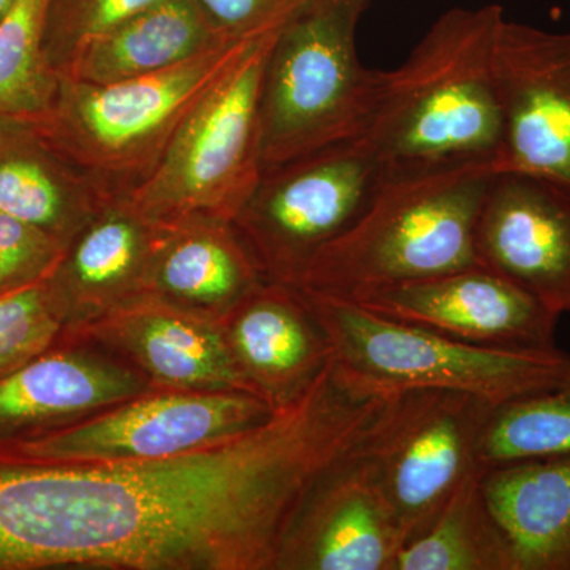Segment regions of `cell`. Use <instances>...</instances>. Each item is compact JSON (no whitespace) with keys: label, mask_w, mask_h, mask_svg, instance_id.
Returning a JSON list of instances; mask_svg holds the SVG:
<instances>
[{"label":"cell","mask_w":570,"mask_h":570,"mask_svg":"<svg viewBox=\"0 0 570 570\" xmlns=\"http://www.w3.org/2000/svg\"><path fill=\"white\" fill-rule=\"evenodd\" d=\"M382 396L332 362L245 433L153 461H0V570H272L313 491L365 436Z\"/></svg>","instance_id":"1"},{"label":"cell","mask_w":570,"mask_h":570,"mask_svg":"<svg viewBox=\"0 0 570 570\" xmlns=\"http://www.w3.org/2000/svg\"><path fill=\"white\" fill-rule=\"evenodd\" d=\"M504 20L498 3L450 9L406 61L382 70L376 108L360 140L385 174L466 164L498 170L504 122L494 55Z\"/></svg>","instance_id":"2"},{"label":"cell","mask_w":570,"mask_h":570,"mask_svg":"<svg viewBox=\"0 0 570 570\" xmlns=\"http://www.w3.org/2000/svg\"><path fill=\"white\" fill-rule=\"evenodd\" d=\"M497 174L466 164L387 175L358 219L314 257L299 288L348 299L480 265L479 216Z\"/></svg>","instance_id":"3"},{"label":"cell","mask_w":570,"mask_h":570,"mask_svg":"<svg viewBox=\"0 0 570 570\" xmlns=\"http://www.w3.org/2000/svg\"><path fill=\"white\" fill-rule=\"evenodd\" d=\"M261 37L228 41L132 80L91 85L61 77L50 105L31 118L105 197H126L153 174L190 112Z\"/></svg>","instance_id":"4"},{"label":"cell","mask_w":570,"mask_h":570,"mask_svg":"<svg viewBox=\"0 0 570 570\" xmlns=\"http://www.w3.org/2000/svg\"><path fill=\"white\" fill-rule=\"evenodd\" d=\"M370 2L307 0L277 29L258 94L264 168L365 134L382 82L356 47Z\"/></svg>","instance_id":"5"},{"label":"cell","mask_w":570,"mask_h":570,"mask_svg":"<svg viewBox=\"0 0 570 570\" xmlns=\"http://www.w3.org/2000/svg\"><path fill=\"white\" fill-rule=\"evenodd\" d=\"M303 294L328 337L336 377L363 395L455 390L501 404L550 387L570 363V356L558 347L504 351L472 346L379 316L351 299Z\"/></svg>","instance_id":"6"},{"label":"cell","mask_w":570,"mask_h":570,"mask_svg":"<svg viewBox=\"0 0 570 570\" xmlns=\"http://www.w3.org/2000/svg\"><path fill=\"white\" fill-rule=\"evenodd\" d=\"M276 31L254 41L190 112L153 174L124 197L142 219L160 227L234 223L264 174L258 94Z\"/></svg>","instance_id":"7"},{"label":"cell","mask_w":570,"mask_h":570,"mask_svg":"<svg viewBox=\"0 0 570 570\" xmlns=\"http://www.w3.org/2000/svg\"><path fill=\"white\" fill-rule=\"evenodd\" d=\"M498 404L455 390L384 395L355 449L376 472L404 543L433 523L461 483L480 471V449Z\"/></svg>","instance_id":"8"},{"label":"cell","mask_w":570,"mask_h":570,"mask_svg":"<svg viewBox=\"0 0 570 570\" xmlns=\"http://www.w3.org/2000/svg\"><path fill=\"white\" fill-rule=\"evenodd\" d=\"M387 178L362 140L264 168L234 225L266 281L298 287L314 257L344 234Z\"/></svg>","instance_id":"9"},{"label":"cell","mask_w":570,"mask_h":570,"mask_svg":"<svg viewBox=\"0 0 570 570\" xmlns=\"http://www.w3.org/2000/svg\"><path fill=\"white\" fill-rule=\"evenodd\" d=\"M275 409L245 390L148 392L47 436L18 442L33 464H110L170 459L245 433Z\"/></svg>","instance_id":"10"},{"label":"cell","mask_w":570,"mask_h":570,"mask_svg":"<svg viewBox=\"0 0 570 570\" xmlns=\"http://www.w3.org/2000/svg\"><path fill=\"white\" fill-rule=\"evenodd\" d=\"M348 299L379 316L422 326L472 346L557 348L560 316L530 292L483 265L382 285Z\"/></svg>","instance_id":"11"},{"label":"cell","mask_w":570,"mask_h":570,"mask_svg":"<svg viewBox=\"0 0 570 570\" xmlns=\"http://www.w3.org/2000/svg\"><path fill=\"white\" fill-rule=\"evenodd\" d=\"M494 70L504 122L499 174L535 176L570 194V31L505 18Z\"/></svg>","instance_id":"12"},{"label":"cell","mask_w":570,"mask_h":570,"mask_svg":"<svg viewBox=\"0 0 570 570\" xmlns=\"http://www.w3.org/2000/svg\"><path fill=\"white\" fill-rule=\"evenodd\" d=\"M479 264L570 314V194L535 176H494L478 224Z\"/></svg>","instance_id":"13"},{"label":"cell","mask_w":570,"mask_h":570,"mask_svg":"<svg viewBox=\"0 0 570 570\" xmlns=\"http://www.w3.org/2000/svg\"><path fill=\"white\" fill-rule=\"evenodd\" d=\"M404 535L373 466L356 452L313 491L285 539L279 570H393Z\"/></svg>","instance_id":"14"},{"label":"cell","mask_w":570,"mask_h":570,"mask_svg":"<svg viewBox=\"0 0 570 570\" xmlns=\"http://www.w3.org/2000/svg\"><path fill=\"white\" fill-rule=\"evenodd\" d=\"M88 335L121 348L160 387L255 393L236 363L223 321L159 296L137 295L86 318Z\"/></svg>","instance_id":"15"},{"label":"cell","mask_w":570,"mask_h":570,"mask_svg":"<svg viewBox=\"0 0 570 570\" xmlns=\"http://www.w3.org/2000/svg\"><path fill=\"white\" fill-rule=\"evenodd\" d=\"M220 321L250 387L275 411L303 395L332 362L302 288L264 281Z\"/></svg>","instance_id":"16"},{"label":"cell","mask_w":570,"mask_h":570,"mask_svg":"<svg viewBox=\"0 0 570 570\" xmlns=\"http://www.w3.org/2000/svg\"><path fill=\"white\" fill-rule=\"evenodd\" d=\"M264 281L234 223L195 219L160 227L145 294L220 318Z\"/></svg>","instance_id":"17"},{"label":"cell","mask_w":570,"mask_h":570,"mask_svg":"<svg viewBox=\"0 0 570 570\" xmlns=\"http://www.w3.org/2000/svg\"><path fill=\"white\" fill-rule=\"evenodd\" d=\"M160 227L112 198L70 239L50 276L67 314L91 318L145 294Z\"/></svg>","instance_id":"18"},{"label":"cell","mask_w":570,"mask_h":570,"mask_svg":"<svg viewBox=\"0 0 570 570\" xmlns=\"http://www.w3.org/2000/svg\"><path fill=\"white\" fill-rule=\"evenodd\" d=\"M110 200L31 116H0V213L69 243Z\"/></svg>","instance_id":"19"},{"label":"cell","mask_w":570,"mask_h":570,"mask_svg":"<svg viewBox=\"0 0 570 570\" xmlns=\"http://www.w3.org/2000/svg\"><path fill=\"white\" fill-rule=\"evenodd\" d=\"M130 367L80 352L36 356L0 377V431L88 417L151 392Z\"/></svg>","instance_id":"20"},{"label":"cell","mask_w":570,"mask_h":570,"mask_svg":"<svg viewBox=\"0 0 570 570\" xmlns=\"http://www.w3.org/2000/svg\"><path fill=\"white\" fill-rule=\"evenodd\" d=\"M483 491L515 570H570V455L485 469Z\"/></svg>","instance_id":"21"},{"label":"cell","mask_w":570,"mask_h":570,"mask_svg":"<svg viewBox=\"0 0 570 570\" xmlns=\"http://www.w3.org/2000/svg\"><path fill=\"white\" fill-rule=\"evenodd\" d=\"M228 41L214 31L194 0H159L82 45L61 77L91 85L132 80Z\"/></svg>","instance_id":"22"},{"label":"cell","mask_w":570,"mask_h":570,"mask_svg":"<svg viewBox=\"0 0 570 570\" xmlns=\"http://www.w3.org/2000/svg\"><path fill=\"white\" fill-rule=\"evenodd\" d=\"M483 472L469 475L433 523L401 547L393 570H515L483 491Z\"/></svg>","instance_id":"23"},{"label":"cell","mask_w":570,"mask_h":570,"mask_svg":"<svg viewBox=\"0 0 570 570\" xmlns=\"http://www.w3.org/2000/svg\"><path fill=\"white\" fill-rule=\"evenodd\" d=\"M570 455V363L550 387L498 404L487 426L483 469Z\"/></svg>","instance_id":"24"},{"label":"cell","mask_w":570,"mask_h":570,"mask_svg":"<svg viewBox=\"0 0 570 570\" xmlns=\"http://www.w3.org/2000/svg\"><path fill=\"white\" fill-rule=\"evenodd\" d=\"M48 0H18L0 22V116H37L50 105L61 77L43 52Z\"/></svg>","instance_id":"25"},{"label":"cell","mask_w":570,"mask_h":570,"mask_svg":"<svg viewBox=\"0 0 570 570\" xmlns=\"http://www.w3.org/2000/svg\"><path fill=\"white\" fill-rule=\"evenodd\" d=\"M66 314L50 277L0 295V377L50 346Z\"/></svg>","instance_id":"26"},{"label":"cell","mask_w":570,"mask_h":570,"mask_svg":"<svg viewBox=\"0 0 570 570\" xmlns=\"http://www.w3.org/2000/svg\"><path fill=\"white\" fill-rule=\"evenodd\" d=\"M157 2L159 0H48L43 28L48 66L61 77L82 45Z\"/></svg>","instance_id":"27"},{"label":"cell","mask_w":570,"mask_h":570,"mask_svg":"<svg viewBox=\"0 0 570 570\" xmlns=\"http://www.w3.org/2000/svg\"><path fill=\"white\" fill-rule=\"evenodd\" d=\"M69 243L0 213V295L47 279Z\"/></svg>","instance_id":"28"},{"label":"cell","mask_w":570,"mask_h":570,"mask_svg":"<svg viewBox=\"0 0 570 570\" xmlns=\"http://www.w3.org/2000/svg\"><path fill=\"white\" fill-rule=\"evenodd\" d=\"M225 40L253 39L276 31L307 0H194Z\"/></svg>","instance_id":"29"},{"label":"cell","mask_w":570,"mask_h":570,"mask_svg":"<svg viewBox=\"0 0 570 570\" xmlns=\"http://www.w3.org/2000/svg\"><path fill=\"white\" fill-rule=\"evenodd\" d=\"M18 0H0V22L6 20L7 14L17 6Z\"/></svg>","instance_id":"30"}]
</instances>
